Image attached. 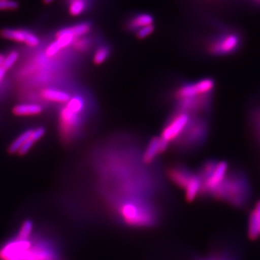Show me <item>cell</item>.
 <instances>
[{
    "label": "cell",
    "mask_w": 260,
    "mask_h": 260,
    "mask_svg": "<svg viewBox=\"0 0 260 260\" xmlns=\"http://www.w3.org/2000/svg\"><path fill=\"white\" fill-rule=\"evenodd\" d=\"M86 7V0H69V13L71 16H80L85 12Z\"/></svg>",
    "instance_id": "cell-21"
},
{
    "label": "cell",
    "mask_w": 260,
    "mask_h": 260,
    "mask_svg": "<svg viewBox=\"0 0 260 260\" xmlns=\"http://www.w3.org/2000/svg\"><path fill=\"white\" fill-rule=\"evenodd\" d=\"M19 57H20V55H19L17 51H11L10 53H8L7 55L5 56V59H4L2 64L3 69L5 71L10 70L17 62Z\"/></svg>",
    "instance_id": "cell-24"
},
{
    "label": "cell",
    "mask_w": 260,
    "mask_h": 260,
    "mask_svg": "<svg viewBox=\"0 0 260 260\" xmlns=\"http://www.w3.org/2000/svg\"><path fill=\"white\" fill-rule=\"evenodd\" d=\"M84 113L70 110L63 106L59 112V128L62 137L66 141H71L77 137L82 128Z\"/></svg>",
    "instance_id": "cell-4"
},
{
    "label": "cell",
    "mask_w": 260,
    "mask_h": 260,
    "mask_svg": "<svg viewBox=\"0 0 260 260\" xmlns=\"http://www.w3.org/2000/svg\"><path fill=\"white\" fill-rule=\"evenodd\" d=\"M253 123L255 128L256 133L260 139V108L255 111L253 114Z\"/></svg>",
    "instance_id": "cell-27"
},
{
    "label": "cell",
    "mask_w": 260,
    "mask_h": 260,
    "mask_svg": "<svg viewBox=\"0 0 260 260\" xmlns=\"http://www.w3.org/2000/svg\"><path fill=\"white\" fill-rule=\"evenodd\" d=\"M4 59H5V55L0 54V83L2 82V80H4V78H5V74L7 72V71H5L2 68Z\"/></svg>",
    "instance_id": "cell-29"
},
{
    "label": "cell",
    "mask_w": 260,
    "mask_h": 260,
    "mask_svg": "<svg viewBox=\"0 0 260 260\" xmlns=\"http://www.w3.org/2000/svg\"><path fill=\"white\" fill-rule=\"evenodd\" d=\"M73 45L78 51H84L83 49H85L88 47V42L85 39L78 38L75 41V43H73Z\"/></svg>",
    "instance_id": "cell-28"
},
{
    "label": "cell",
    "mask_w": 260,
    "mask_h": 260,
    "mask_svg": "<svg viewBox=\"0 0 260 260\" xmlns=\"http://www.w3.org/2000/svg\"><path fill=\"white\" fill-rule=\"evenodd\" d=\"M110 55V49L106 46H101L95 51L93 55V63L95 65H101L108 60Z\"/></svg>",
    "instance_id": "cell-22"
},
{
    "label": "cell",
    "mask_w": 260,
    "mask_h": 260,
    "mask_svg": "<svg viewBox=\"0 0 260 260\" xmlns=\"http://www.w3.org/2000/svg\"><path fill=\"white\" fill-rule=\"evenodd\" d=\"M0 37L5 40L15 43H25L30 48H36L40 44V39L34 33L23 29L5 28L0 30Z\"/></svg>",
    "instance_id": "cell-9"
},
{
    "label": "cell",
    "mask_w": 260,
    "mask_h": 260,
    "mask_svg": "<svg viewBox=\"0 0 260 260\" xmlns=\"http://www.w3.org/2000/svg\"><path fill=\"white\" fill-rule=\"evenodd\" d=\"M253 210H254V212H255L256 217H257V220H258L260 228V200L256 204L255 208L253 209Z\"/></svg>",
    "instance_id": "cell-30"
},
{
    "label": "cell",
    "mask_w": 260,
    "mask_h": 260,
    "mask_svg": "<svg viewBox=\"0 0 260 260\" xmlns=\"http://www.w3.org/2000/svg\"><path fill=\"white\" fill-rule=\"evenodd\" d=\"M243 43L239 32L231 31L220 36L209 46V51L214 55H230L240 48Z\"/></svg>",
    "instance_id": "cell-5"
},
{
    "label": "cell",
    "mask_w": 260,
    "mask_h": 260,
    "mask_svg": "<svg viewBox=\"0 0 260 260\" xmlns=\"http://www.w3.org/2000/svg\"><path fill=\"white\" fill-rule=\"evenodd\" d=\"M40 95L43 100L47 101V102L63 104V105L69 103V101L72 98V95L64 90L50 87L45 88L41 90Z\"/></svg>",
    "instance_id": "cell-13"
},
{
    "label": "cell",
    "mask_w": 260,
    "mask_h": 260,
    "mask_svg": "<svg viewBox=\"0 0 260 260\" xmlns=\"http://www.w3.org/2000/svg\"><path fill=\"white\" fill-rule=\"evenodd\" d=\"M209 131V123L204 118H191L183 135L178 138V146L183 150L197 149L205 143Z\"/></svg>",
    "instance_id": "cell-3"
},
{
    "label": "cell",
    "mask_w": 260,
    "mask_h": 260,
    "mask_svg": "<svg viewBox=\"0 0 260 260\" xmlns=\"http://www.w3.org/2000/svg\"><path fill=\"white\" fill-rule=\"evenodd\" d=\"M168 175L173 183L184 190L188 183H190L194 173H192L185 166L174 165L168 169Z\"/></svg>",
    "instance_id": "cell-12"
},
{
    "label": "cell",
    "mask_w": 260,
    "mask_h": 260,
    "mask_svg": "<svg viewBox=\"0 0 260 260\" xmlns=\"http://www.w3.org/2000/svg\"><path fill=\"white\" fill-rule=\"evenodd\" d=\"M215 81L210 78H205L192 84H186L175 91V98L178 101L210 95L215 88Z\"/></svg>",
    "instance_id": "cell-7"
},
{
    "label": "cell",
    "mask_w": 260,
    "mask_h": 260,
    "mask_svg": "<svg viewBox=\"0 0 260 260\" xmlns=\"http://www.w3.org/2000/svg\"><path fill=\"white\" fill-rule=\"evenodd\" d=\"M117 212L123 223L134 228H146L155 221V216L150 205L140 200L123 201L117 206Z\"/></svg>",
    "instance_id": "cell-2"
},
{
    "label": "cell",
    "mask_w": 260,
    "mask_h": 260,
    "mask_svg": "<svg viewBox=\"0 0 260 260\" xmlns=\"http://www.w3.org/2000/svg\"><path fill=\"white\" fill-rule=\"evenodd\" d=\"M252 2L256 5H260V0H252Z\"/></svg>",
    "instance_id": "cell-32"
},
{
    "label": "cell",
    "mask_w": 260,
    "mask_h": 260,
    "mask_svg": "<svg viewBox=\"0 0 260 260\" xmlns=\"http://www.w3.org/2000/svg\"><path fill=\"white\" fill-rule=\"evenodd\" d=\"M24 260H56V255L48 247L32 246Z\"/></svg>",
    "instance_id": "cell-15"
},
{
    "label": "cell",
    "mask_w": 260,
    "mask_h": 260,
    "mask_svg": "<svg viewBox=\"0 0 260 260\" xmlns=\"http://www.w3.org/2000/svg\"><path fill=\"white\" fill-rule=\"evenodd\" d=\"M76 40L75 36L70 31V28H63L56 33V39L46 48V55L51 58L60 52L61 49L67 48Z\"/></svg>",
    "instance_id": "cell-11"
},
{
    "label": "cell",
    "mask_w": 260,
    "mask_h": 260,
    "mask_svg": "<svg viewBox=\"0 0 260 260\" xmlns=\"http://www.w3.org/2000/svg\"><path fill=\"white\" fill-rule=\"evenodd\" d=\"M228 164L226 161H218L211 175L205 182H203L200 193L203 195H211L224 181L228 174Z\"/></svg>",
    "instance_id": "cell-10"
},
{
    "label": "cell",
    "mask_w": 260,
    "mask_h": 260,
    "mask_svg": "<svg viewBox=\"0 0 260 260\" xmlns=\"http://www.w3.org/2000/svg\"><path fill=\"white\" fill-rule=\"evenodd\" d=\"M260 236V228L254 210H252L248 217V237L251 240H255Z\"/></svg>",
    "instance_id": "cell-20"
},
{
    "label": "cell",
    "mask_w": 260,
    "mask_h": 260,
    "mask_svg": "<svg viewBox=\"0 0 260 260\" xmlns=\"http://www.w3.org/2000/svg\"><path fill=\"white\" fill-rule=\"evenodd\" d=\"M19 8V4L15 0H0V11L15 10Z\"/></svg>",
    "instance_id": "cell-25"
},
{
    "label": "cell",
    "mask_w": 260,
    "mask_h": 260,
    "mask_svg": "<svg viewBox=\"0 0 260 260\" xmlns=\"http://www.w3.org/2000/svg\"><path fill=\"white\" fill-rule=\"evenodd\" d=\"M54 0H43V3L46 5H49L51 3H53Z\"/></svg>",
    "instance_id": "cell-31"
},
{
    "label": "cell",
    "mask_w": 260,
    "mask_h": 260,
    "mask_svg": "<svg viewBox=\"0 0 260 260\" xmlns=\"http://www.w3.org/2000/svg\"><path fill=\"white\" fill-rule=\"evenodd\" d=\"M32 247L30 240L14 239L0 249V260H24Z\"/></svg>",
    "instance_id": "cell-8"
},
{
    "label": "cell",
    "mask_w": 260,
    "mask_h": 260,
    "mask_svg": "<svg viewBox=\"0 0 260 260\" xmlns=\"http://www.w3.org/2000/svg\"><path fill=\"white\" fill-rule=\"evenodd\" d=\"M158 155H160V137H153L148 143L143 154V162L150 164Z\"/></svg>",
    "instance_id": "cell-16"
},
{
    "label": "cell",
    "mask_w": 260,
    "mask_h": 260,
    "mask_svg": "<svg viewBox=\"0 0 260 260\" xmlns=\"http://www.w3.org/2000/svg\"><path fill=\"white\" fill-rule=\"evenodd\" d=\"M190 120L189 113L176 111L164 126L160 138L168 143L176 141L183 135Z\"/></svg>",
    "instance_id": "cell-6"
},
{
    "label": "cell",
    "mask_w": 260,
    "mask_h": 260,
    "mask_svg": "<svg viewBox=\"0 0 260 260\" xmlns=\"http://www.w3.org/2000/svg\"><path fill=\"white\" fill-rule=\"evenodd\" d=\"M210 196L226 201L237 208L244 207L251 197L250 183L246 173L242 170L228 173L221 184Z\"/></svg>",
    "instance_id": "cell-1"
},
{
    "label": "cell",
    "mask_w": 260,
    "mask_h": 260,
    "mask_svg": "<svg viewBox=\"0 0 260 260\" xmlns=\"http://www.w3.org/2000/svg\"><path fill=\"white\" fill-rule=\"evenodd\" d=\"M32 130L33 128H30V129L25 130V132L20 134V135L11 143V145H10V147H9V152H10V154H15V153H17L19 150H20V147L30 139V135L32 134Z\"/></svg>",
    "instance_id": "cell-19"
},
{
    "label": "cell",
    "mask_w": 260,
    "mask_h": 260,
    "mask_svg": "<svg viewBox=\"0 0 260 260\" xmlns=\"http://www.w3.org/2000/svg\"><path fill=\"white\" fill-rule=\"evenodd\" d=\"M33 231V222L30 220H26L22 223L20 230L18 232L16 239L18 240L27 241L30 239Z\"/></svg>",
    "instance_id": "cell-23"
},
{
    "label": "cell",
    "mask_w": 260,
    "mask_h": 260,
    "mask_svg": "<svg viewBox=\"0 0 260 260\" xmlns=\"http://www.w3.org/2000/svg\"><path fill=\"white\" fill-rule=\"evenodd\" d=\"M202 188V181L200 178L199 174L194 173L193 178L191 179L190 183H188V185L186 187L185 189V198L186 200L188 202H193V200L196 199L198 194L201 192Z\"/></svg>",
    "instance_id": "cell-17"
},
{
    "label": "cell",
    "mask_w": 260,
    "mask_h": 260,
    "mask_svg": "<svg viewBox=\"0 0 260 260\" xmlns=\"http://www.w3.org/2000/svg\"><path fill=\"white\" fill-rule=\"evenodd\" d=\"M154 17L150 14H140L133 18L128 22V29L131 30H140L141 28L153 25Z\"/></svg>",
    "instance_id": "cell-18"
},
{
    "label": "cell",
    "mask_w": 260,
    "mask_h": 260,
    "mask_svg": "<svg viewBox=\"0 0 260 260\" xmlns=\"http://www.w3.org/2000/svg\"><path fill=\"white\" fill-rule=\"evenodd\" d=\"M154 30H155L154 25H147V26H145V27L138 30L136 31V37L139 39H145V38H148L149 36L151 35L154 32Z\"/></svg>",
    "instance_id": "cell-26"
},
{
    "label": "cell",
    "mask_w": 260,
    "mask_h": 260,
    "mask_svg": "<svg viewBox=\"0 0 260 260\" xmlns=\"http://www.w3.org/2000/svg\"><path fill=\"white\" fill-rule=\"evenodd\" d=\"M43 112V107L38 103H20L15 106L12 109V113L18 117L40 115Z\"/></svg>",
    "instance_id": "cell-14"
}]
</instances>
